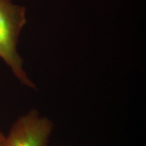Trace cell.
<instances>
[{
    "label": "cell",
    "mask_w": 146,
    "mask_h": 146,
    "mask_svg": "<svg viewBox=\"0 0 146 146\" xmlns=\"http://www.w3.org/2000/svg\"><path fill=\"white\" fill-rule=\"evenodd\" d=\"M25 8L12 3L10 0H0V58L24 86L36 89L23 66V60L18 52L22 29L27 23Z\"/></svg>",
    "instance_id": "obj_1"
},
{
    "label": "cell",
    "mask_w": 146,
    "mask_h": 146,
    "mask_svg": "<svg viewBox=\"0 0 146 146\" xmlns=\"http://www.w3.org/2000/svg\"><path fill=\"white\" fill-rule=\"evenodd\" d=\"M53 131L52 120L31 109L14 122L2 146H48Z\"/></svg>",
    "instance_id": "obj_2"
},
{
    "label": "cell",
    "mask_w": 146,
    "mask_h": 146,
    "mask_svg": "<svg viewBox=\"0 0 146 146\" xmlns=\"http://www.w3.org/2000/svg\"><path fill=\"white\" fill-rule=\"evenodd\" d=\"M5 135H3L2 131L0 130V146H2L3 145V141H4V139H5Z\"/></svg>",
    "instance_id": "obj_3"
}]
</instances>
